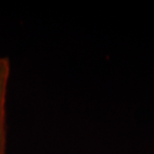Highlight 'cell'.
Wrapping results in <instances>:
<instances>
[{
  "label": "cell",
  "instance_id": "1",
  "mask_svg": "<svg viewBox=\"0 0 154 154\" xmlns=\"http://www.w3.org/2000/svg\"><path fill=\"white\" fill-rule=\"evenodd\" d=\"M10 75V62L7 57L0 58V154L7 151L6 128V96Z\"/></svg>",
  "mask_w": 154,
  "mask_h": 154
}]
</instances>
